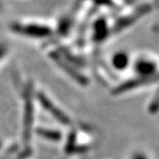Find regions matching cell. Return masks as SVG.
<instances>
[{
  "label": "cell",
  "mask_w": 159,
  "mask_h": 159,
  "mask_svg": "<svg viewBox=\"0 0 159 159\" xmlns=\"http://www.w3.org/2000/svg\"><path fill=\"white\" fill-rule=\"evenodd\" d=\"M135 76L159 80V66L155 60L148 57H141L134 65Z\"/></svg>",
  "instance_id": "cell-1"
},
{
  "label": "cell",
  "mask_w": 159,
  "mask_h": 159,
  "mask_svg": "<svg viewBox=\"0 0 159 159\" xmlns=\"http://www.w3.org/2000/svg\"><path fill=\"white\" fill-rule=\"evenodd\" d=\"M12 29L19 34L32 38H43L51 34V29L48 27L37 23H18L13 25Z\"/></svg>",
  "instance_id": "cell-2"
},
{
  "label": "cell",
  "mask_w": 159,
  "mask_h": 159,
  "mask_svg": "<svg viewBox=\"0 0 159 159\" xmlns=\"http://www.w3.org/2000/svg\"><path fill=\"white\" fill-rule=\"evenodd\" d=\"M111 64L115 70L117 71H125L130 65L129 55L124 51L116 52L111 59Z\"/></svg>",
  "instance_id": "cell-3"
},
{
  "label": "cell",
  "mask_w": 159,
  "mask_h": 159,
  "mask_svg": "<svg viewBox=\"0 0 159 159\" xmlns=\"http://www.w3.org/2000/svg\"><path fill=\"white\" fill-rule=\"evenodd\" d=\"M148 112L151 114H157L159 112V91L155 94L151 101L148 104Z\"/></svg>",
  "instance_id": "cell-4"
},
{
  "label": "cell",
  "mask_w": 159,
  "mask_h": 159,
  "mask_svg": "<svg viewBox=\"0 0 159 159\" xmlns=\"http://www.w3.org/2000/svg\"><path fill=\"white\" fill-rule=\"evenodd\" d=\"M131 159H149L148 156L147 154L142 151H137L135 153H134L131 157Z\"/></svg>",
  "instance_id": "cell-5"
},
{
  "label": "cell",
  "mask_w": 159,
  "mask_h": 159,
  "mask_svg": "<svg viewBox=\"0 0 159 159\" xmlns=\"http://www.w3.org/2000/svg\"><path fill=\"white\" fill-rule=\"evenodd\" d=\"M4 51H5V49L2 46H0V59H1V57H2L3 54H4Z\"/></svg>",
  "instance_id": "cell-6"
},
{
  "label": "cell",
  "mask_w": 159,
  "mask_h": 159,
  "mask_svg": "<svg viewBox=\"0 0 159 159\" xmlns=\"http://www.w3.org/2000/svg\"><path fill=\"white\" fill-rule=\"evenodd\" d=\"M1 9H2V5H1V3H0V11H1Z\"/></svg>",
  "instance_id": "cell-7"
}]
</instances>
